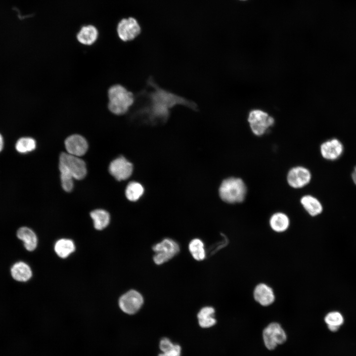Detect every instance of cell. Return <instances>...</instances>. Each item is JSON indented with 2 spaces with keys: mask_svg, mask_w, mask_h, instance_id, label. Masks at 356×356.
Returning <instances> with one entry per match:
<instances>
[{
  "mask_svg": "<svg viewBox=\"0 0 356 356\" xmlns=\"http://www.w3.org/2000/svg\"><path fill=\"white\" fill-rule=\"evenodd\" d=\"M134 96V104L127 114L132 119L146 124L166 123L170 118L171 109L178 105L198 110L195 102L162 88L152 76L147 79L145 87Z\"/></svg>",
  "mask_w": 356,
  "mask_h": 356,
  "instance_id": "1",
  "label": "cell"
},
{
  "mask_svg": "<svg viewBox=\"0 0 356 356\" xmlns=\"http://www.w3.org/2000/svg\"><path fill=\"white\" fill-rule=\"evenodd\" d=\"M107 97L108 110L117 116L127 114L135 100L133 92L120 84H114L109 87L107 90Z\"/></svg>",
  "mask_w": 356,
  "mask_h": 356,
  "instance_id": "2",
  "label": "cell"
},
{
  "mask_svg": "<svg viewBox=\"0 0 356 356\" xmlns=\"http://www.w3.org/2000/svg\"><path fill=\"white\" fill-rule=\"evenodd\" d=\"M247 191L246 185L241 178L231 177L222 181L219 192L221 198L224 202L234 204L244 200Z\"/></svg>",
  "mask_w": 356,
  "mask_h": 356,
  "instance_id": "3",
  "label": "cell"
},
{
  "mask_svg": "<svg viewBox=\"0 0 356 356\" xmlns=\"http://www.w3.org/2000/svg\"><path fill=\"white\" fill-rule=\"evenodd\" d=\"M247 121L252 133L258 136L267 133L275 124L273 117L261 108H253L247 114Z\"/></svg>",
  "mask_w": 356,
  "mask_h": 356,
  "instance_id": "4",
  "label": "cell"
},
{
  "mask_svg": "<svg viewBox=\"0 0 356 356\" xmlns=\"http://www.w3.org/2000/svg\"><path fill=\"white\" fill-rule=\"evenodd\" d=\"M262 338L266 348L272 351L278 345L284 344L287 341V336L281 325L277 322L273 321L264 328Z\"/></svg>",
  "mask_w": 356,
  "mask_h": 356,
  "instance_id": "5",
  "label": "cell"
},
{
  "mask_svg": "<svg viewBox=\"0 0 356 356\" xmlns=\"http://www.w3.org/2000/svg\"><path fill=\"white\" fill-rule=\"evenodd\" d=\"M59 167L68 172L74 178L80 180L87 175L86 165L79 157L62 152L59 156Z\"/></svg>",
  "mask_w": 356,
  "mask_h": 356,
  "instance_id": "6",
  "label": "cell"
},
{
  "mask_svg": "<svg viewBox=\"0 0 356 356\" xmlns=\"http://www.w3.org/2000/svg\"><path fill=\"white\" fill-rule=\"evenodd\" d=\"M152 250L155 253L153 261L156 264L160 265L177 255L179 251V246L177 242L167 238L153 245Z\"/></svg>",
  "mask_w": 356,
  "mask_h": 356,
  "instance_id": "7",
  "label": "cell"
},
{
  "mask_svg": "<svg viewBox=\"0 0 356 356\" xmlns=\"http://www.w3.org/2000/svg\"><path fill=\"white\" fill-rule=\"evenodd\" d=\"M140 32L141 27L137 21L133 17L121 19L116 27L117 36L123 42L134 40Z\"/></svg>",
  "mask_w": 356,
  "mask_h": 356,
  "instance_id": "8",
  "label": "cell"
},
{
  "mask_svg": "<svg viewBox=\"0 0 356 356\" xmlns=\"http://www.w3.org/2000/svg\"><path fill=\"white\" fill-rule=\"evenodd\" d=\"M143 303V297L138 292L134 290H131L125 293L119 300L120 309L129 314H133L137 312Z\"/></svg>",
  "mask_w": 356,
  "mask_h": 356,
  "instance_id": "9",
  "label": "cell"
},
{
  "mask_svg": "<svg viewBox=\"0 0 356 356\" xmlns=\"http://www.w3.org/2000/svg\"><path fill=\"white\" fill-rule=\"evenodd\" d=\"M312 178L309 169L303 166H296L291 168L287 175V181L291 187L301 188L308 185Z\"/></svg>",
  "mask_w": 356,
  "mask_h": 356,
  "instance_id": "10",
  "label": "cell"
},
{
  "mask_svg": "<svg viewBox=\"0 0 356 356\" xmlns=\"http://www.w3.org/2000/svg\"><path fill=\"white\" fill-rule=\"evenodd\" d=\"M133 171L132 164L123 156L113 160L109 166L110 174L119 181L128 179L131 176Z\"/></svg>",
  "mask_w": 356,
  "mask_h": 356,
  "instance_id": "11",
  "label": "cell"
},
{
  "mask_svg": "<svg viewBox=\"0 0 356 356\" xmlns=\"http://www.w3.org/2000/svg\"><path fill=\"white\" fill-rule=\"evenodd\" d=\"M64 145L67 153L77 157L84 155L88 148L87 140L79 134L69 135L65 140Z\"/></svg>",
  "mask_w": 356,
  "mask_h": 356,
  "instance_id": "12",
  "label": "cell"
},
{
  "mask_svg": "<svg viewBox=\"0 0 356 356\" xmlns=\"http://www.w3.org/2000/svg\"><path fill=\"white\" fill-rule=\"evenodd\" d=\"M253 295L254 300L264 307L271 305L275 300L273 289L266 283L257 284L254 288Z\"/></svg>",
  "mask_w": 356,
  "mask_h": 356,
  "instance_id": "13",
  "label": "cell"
},
{
  "mask_svg": "<svg viewBox=\"0 0 356 356\" xmlns=\"http://www.w3.org/2000/svg\"><path fill=\"white\" fill-rule=\"evenodd\" d=\"M99 33L94 25L88 24L80 28L76 35L77 42L82 45L91 46L95 44L99 38Z\"/></svg>",
  "mask_w": 356,
  "mask_h": 356,
  "instance_id": "14",
  "label": "cell"
},
{
  "mask_svg": "<svg viewBox=\"0 0 356 356\" xmlns=\"http://www.w3.org/2000/svg\"><path fill=\"white\" fill-rule=\"evenodd\" d=\"M344 150L342 143L336 138H333L323 142L320 145L322 156L328 160H334L342 155Z\"/></svg>",
  "mask_w": 356,
  "mask_h": 356,
  "instance_id": "15",
  "label": "cell"
},
{
  "mask_svg": "<svg viewBox=\"0 0 356 356\" xmlns=\"http://www.w3.org/2000/svg\"><path fill=\"white\" fill-rule=\"evenodd\" d=\"M16 235L22 240L26 249L29 251H34L37 247L38 239L34 231L27 226H22L18 228Z\"/></svg>",
  "mask_w": 356,
  "mask_h": 356,
  "instance_id": "16",
  "label": "cell"
},
{
  "mask_svg": "<svg viewBox=\"0 0 356 356\" xmlns=\"http://www.w3.org/2000/svg\"><path fill=\"white\" fill-rule=\"evenodd\" d=\"M289 217L282 212L274 213L270 217L269 224L271 229L277 233H283L286 231L290 226Z\"/></svg>",
  "mask_w": 356,
  "mask_h": 356,
  "instance_id": "17",
  "label": "cell"
},
{
  "mask_svg": "<svg viewBox=\"0 0 356 356\" xmlns=\"http://www.w3.org/2000/svg\"><path fill=\"white\" fill-rule=\"evenodd\" d=\"M300 202L304 209L312 217L316 216L322 212L323 207L320 202L311 195L302 196Z\"/></svg>",
  "mask_w": 356,
  "mask_h": 356,
  "instance_id": "18",
  "label": "cell"
},
{
  "mask_svg": "<svg viewBox=\"0 0 356 356\" xmlns=\"http://www.w3.org/2000/svg\"><path fill=\"white\" fill-rule=\"evenodd\" d=\"M12 277L16 281L25 282L32 277V272L29 266L23 262L15 263L11 268Z\"/></svg>",
  "mask_w": 356,
  "mask_h": 356,
  "instance_id": "19",
  "label": "cell"
},
{
  "mask_svg": "<svg viewBox=\"0 0 356 356\" xmlns=\"http://www.w3.org/2000/svg\"><path fill=\"white\" fill-rule=\"evenodd\" d=\"M37 147L35 139L31 136H23L18 138L14 144L15 151L20 154H26L34 151Z\"/></svg>",
  "mask_w": 356,
  "mask_h": 356,
  "instance_id": "20",
  "label": "cell"
},
{
  "mask_svg": "<svg viewBox=\"0 0 356 356\" xmlns=\"http://www.w3.org/2000/svg\"><path fill=\"white\" fill-rule=\"evenodd\" d=\"M215 311L212 307L202 308L197 314L199 325L202 328H209L214 326L216 323L215 318Z\"/></svg>",
  "mask_w": 356,
  "mask_h": 356,
  "instance_id": "21",
  "label": "cell"
},
{
  "mask_svg": "<svg viewBox=\"0 0 356 356\" xmlns=\"http://www.w3.org/2000/svg\"><path fill=\"white\" fill-rule=\"evenodd\" d=\"M90 216L93 220L94 228L97 230L105 228L110 222L109 214L103 209L94 210L91 212Z\"/></svg>",
  "mask_w": 356,
  "mask_h": 356,
  "instance_id": "22",
  "label": "cell"
},
{
  "mask_svg": "<svg viewBox=\"0 0 356 356\" xmlns=\"http://www.w3.org/2000/svg\"><path fill=\"white\" fill-rule=\"evenodd\" d=\"M75 250L74 242L70 239H60L55 244L54 251L61 258H66Z\"/></svg>",
  "mask_w": 356,
  "mask_h": 356,
  "instance_id": "23",
  "label": "cell"
},
{
  "mask_svg": "<svg viewBox=\"0 0 356 356\" xmlns=\"http://www.w3.org/2000/svg\"><path fill=\"white\" fill-rule=\"evenodd\" d=\"M342 314L337 311L328 312L324 317V321L328 328L332 332L337 331L344 323Z\"/></svg>",
  "mask_w": 356,
  "mask_h": 356,
  "instance_id": "24",
  "label": "cell"
},
{
  "mask_svg": "<svg viewBox=\"0 0 356 356\" xmlns=\"http://www.w3.org/2000/svg\"><path fill=\"white\" fill-rule=\"evenodd\" d=\"M189 250L193 258L197 261H202L206 257L204 243L198 238L193 239L190 242Z\"/></svg>",
  "mask_w": 356,
  "mask_h": 356,
  "instance_id": "25",
  "label": "cell"
},
{
  "mask_svg": "<svg viewBox=\"0 0 356 356\" xmlns=\"http://www.w3.org/2000/svg\"><path fill=\"white\" fill-rule=\"evenodd\" d=\"M143 192L144 188L141 184L132 181L127 185L125 194L130 201H136L142 195Z\"/></svg>",
  "mask_w": 356,
  "mask_h": 356,
  "instance_id": "26",
  "label": "cell"
},
{
  "mask_svg": "<svg viewBox=\"0 0 356 356\" xmlns=\"http://www.w3.org/2000/svg\"><path fill=\"white\" fill-rule=\"evenodd\" d=\"M60 173V179L62 187L65 191L70 192L72 190L74 183L73 177L66 170L59 167Z\"/></svg>",
  "mask_w": 356,
  "mask_h": 356,
  "instance_id": "27",
  "label": "cell"
},
{
  "mask_svg": "<svg viewBox=\"0 0 356 356\" xmlns=\"http://www.w3.org/2000/svg\"><path fill=\"white\" fill-rule=\"evenodd\" d=\"M181 347L177 344H174L163 353L160 354L158 356H180Z\"/></svg>",
  "mask_w": 356,
  "mask_h": 356,
  "instance_id": "28",
  "label": "cell"
},
{
  "mask_svg": "<svg viewBox=\"0 0 356 356\" xmlns=\"http://www.w3.org/2000/svg\"><path fill=\"white\" fill-rule=\"evenodd\" d=\"M5 147V141H4V138L2 135L0 133V153H1L2 151L3 150Z\"/></svg>",
  "mask_w": 356,
  "mask_h": 356,
  "instance_id": "29",
  "label": "cell"
},
{
  "mask_svg": "<svg viewBox=\"0 0 356 356\" xmlns=\"http://www.w3.org/2000/svg\"><path fill=\"white\" fill-rule=\"evenodd\" d=\"M352 177L354 182L356 185V166L354 168V170L352 173Z\"/></svg>",
  "mask_w": 356,
  "mask_h": 356,
  "instance_id": "30",
  "label": "cell"
},
{
  "mask_svg": "<svg viewBox=\"0 0 356 356\" xmlns=\"http://www.w3.org/2000/svg\"></svg>",
  "mask_w": 356,
  "mask_h": 356,
  "instance_id": "31",
  "label": "cell"
}]
</instances>
